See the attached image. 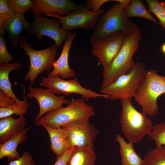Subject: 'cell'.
Segmentation results:
<instances>
[{"label":"cell","mask_w":165,"mask_h":165,"mask_svg":"<svg viewBox=\"0 0 165 165\" xmlns=\"http://www.w3.org/2000/svg\"><path fill=\"white\" fill-rule=\"evenodd\" d=\"M138 26L125 16L121 5L118 3L101 14L89 38L90 43L106 38L121 31L127 36Z\"/></svg>","instance_id":"cell-1"},{"label":"cell","mask_w":165,"mask_h":165,"mask_svg":"<svg viewBox=\"0 0 165 165\" xmlns=\"http://www.w3.org/2000/svg\"><path fill=\"white\" fill-rule=\"evenodd\" d=\"M165 93V76L159 75L156 70H148L139 84L134 98L147 116H154L158 113V98Z\"/></svg>","instance_id":"cell-2"},{"label":"cell","mask_w":165,"mask_h":165,"mask_svg":"<svg viewBox=\"0 0 165 165\" xmlns=\"http://www.w3.org/2000/svg\"><path fill=\"white\" fill-rule=\"evenodd\" d=\"M141 36L138 26L130 35L126 37L120 50L110 66L102 73L103 80L101 89L112 83L120 76L128 73L133 68L135 63L133 57L139 48Z\"/></svg>","instance_id":"cell-3"},{"label":"cell","mask_w":165,"mask_h":165,"mask_svg":"<svg viewBox=\"0 0 165 165\" xmlns=\"http://www.w3.org/2000/svg\"><path fill=\"white\" fill-rule=\"evenodd\" d=\"M131 98L120 100L121 112L120 123L124 135L129 142L138 143L148 135L154 125L147 116L135 108L132 104Z\"/></svg>","instance_id":"cell-4"},{"label":"cell","mask_w":165,"mask_h":165,"mask_svg":"<svg viewBox=\"0 0 165 165\" xmlns=\"http://www.w3.org/2000/svg\"><path fill=\"white\" fill-rule=\"evenodd\" d=\"M82 98L72 99L65 107L52 110L41 117L34 125L58 128L77 121L89 120L94 115L93 106Z\"/></svg>","instance_id":"cell-5"},{"label":"cell","mask_w":165,"mask_h":165,"mask_svg":"<svg viewBox=\"0 0 165 165\" xmlns=\"http://www.w3.org/2000/svg\"><path fill=\"white\" fill-rule=\"evenodd\" d=\"M28 37L26 35L21 38L18 45L30 59L29 69L23 80L25 81L30 80L28 86H32L39 75L52 70L59 47L54 44L44 50H35L27 42Z\"/></svg>","instance_id":"cell-6"},{"label":"cell","mask_w":165,"mask_h":165,"mask_svg":"<svg viewBox=\"0 0 165 165\" xmlns=\"http://www.w3.org/2000/svg\"><path fill=\"white\" fill-rule=\"evenodd\" d=\"M144 65L140 62L135 63L128 73L119 77L115 82L101 89V94L109 96L112 100L134 97L139 84L145 75Z\"/></svg>","instance_id":"cell-7"},{"label":"cell","mask_w":165,"mask_h":165,"mask_svg":"<svg viewBox=\"0 0 165 165\" xmlns=\"http://www.w3.org/2000/svg\"><path fill=\"white\" fill-rule=\"evenodd\" d=\"M40 86L49 89L57 95L63 94L67 96L73 94L80 95L82 98L86 101L90 99L100 97L107 99H109L108 95L99 94L90 89L84 87L76 78L66 80L59 76L54 77L47 75V77H43L42 79Z\"/></svg>","instance_id":"cell-8"},{"label":"cell","mask_w":165,"mask_h":165,"mask_svg":"<svg viewBox=\"0 0 165 165\" xmlns=\"http://www.w3.org/2000/svg\"><path fill=\"white\" fill-rule=\"evenodd\" d=\"M61 127L65 130L68 149L73 147L94 150V144L100 130L88 120L77 121Z\"/></svg>","instance_id":"cell-9"},{"label":"cell","mask_w":165,"mask_h":165,"mask_svg":"<svg viewBox=\"0 0 165 165\" xmlns=\"http://www.w3.org/2000/svg\"><path fill=\"white\" fill-rule=\"evenodd\" d=\"M105 9L97 13L92 12L86 4L82 3L70 14L64 16L50 13L46 16L58 19L61 23V28L69 32L76 29L90 30L94 28L100 15Z\"/></svg>","instance_id":"cell-10"},{"label":"cell","mask_w":165,"mask_h":165,"mask_svg":"<svg viewBox=\"0 0 165 165\" xmlns=\"http://www.w3.org/2000/svg\"><path fill=\"white\" fill-rule=\"evenodd\" d=\"M33 18L30 29L26 35L28 37L34 35L38 42L42 40L43 36L48 37L54 40L55 44L60 48L71 33L61 28V23L58 19L49 18L41 14L35 15Z\"/></svg>","instance_id":"cell-11"},{"label":"cell","mask_w":165,"mask_h":165,"mask_svg":"<svg viewBox=\"0 0 165 165\" xmlns=\"http://www.w3.org/2000/svg\"><path fill=\"white\" fill-rule=\"evenodd\" d=\"M126 36L121 31L117 32L104 39L91 43V54L97 57L106 72L120 50Z\"/></svg>","instance_id":"cell-12"},{"label":"cell","mask_w":165,"mask_h":165,"mask_svg":"<svg viewBox=\"0 0 165 165\" xmlns=\"http://www.w3.org/2000/svg\"><path fill=\"white\" fill-rule=\"evenodd\" d=\"M29 93L26 94L28 98H35L39 107V112L34 119L36 122L45 114L62 107L69 102L63 95H57L49 89L28 86Z\"/></svg>","instance_id":"cell-13"},{"label":"cell","mask_w":165,"mask_h":165,"mask_svg":"<svg viewBox=\"0 0 165 165\" xmlns=\"http://www.w3.org/2000/svg\"><path fill=\"white\" fill-rule=\"evenodd\" d=\"M35 4L33 8L30 10L32 14H44L50 13L61 16L67 15L76 9L79 6L74 2L70 0H33Z\"/></svg>","instance_id":"cell-14"},{"label":"cell","mask_w":165,"mask_h":165,"mask_svg":"<svg viewBox=\"0 0 165 165\" xmlns=\"http://www.w3.org/2000/svg\"><path fill=\"white\" fill-rule=\"evenodd\" d=\"M31 23L27 21L24 14L16 13L2 22H0V28H3L8 35L7 38L9 41L11 46L16 48L21 38V34L24 30L30 29Z\"/></svg>","instance_id":"cell-15"},{"label":"cell","mask_w":165,"mask_h":165,"mask_svg":"<svg viewBox=\"0 0 165 165\" xmlns=\"http://www.w3.org/2000/svg\"><path fill=\"white\" fill-rule=\"evenodd\" d=\"M76 33L71 32L68 37L63 46L61 54L58 58L55 61L53 70L47 75L56 77L59 76L62 79L74 77L76 73L71 68L68 64L69 54Z\"/></svg>","instance_id":"cell-16"},{"label":"cell","mask_w":165,"mask_h":165,"mask_svg":"<svg viewBox=\"0 0 165 165\" xmlns=\"http://www.w3.org/2000/svg\"><path fill=\"white\" fill-rule=\"evenodd\" d=\"M32 127L25 128L16 133L4 143L0 144V159L7 157L9 163L19 158L21 156L17 151L19 144H23L27 139L26 136Z\"/></svg>","instance_id":"cell-17"},{"label":"cell","mask_w":165,"mask_h":165,"mask_svg":"<svg viewBox=\"0 0 165 165\" xmlns=\"http://www.w3.org/2000/svg\"><path fill=\"white\" fill-rule=\"evenodd\" d=\"M26 124L24 115L16 119L12 116L0 119V144L6 142L25 128Z\"/></svg>","instance_id":"cell-18"},{"label":"cell","mask_w":165,"mask_h":165,"mask_svg":"<svg viewBox=\"0 0 165 165\" xmlns=\"http://www.w3.org/2000/svg\"><path fill=\"white\" fill-rule=\"evenodd\" d=\"M46 130L50 138V149L57 157L63 155L68 148L66 131L62 127L54 128L47 125L42 126Z\"/></svg>","instance_id":"cell-19"},{"label":"cell","mask_w":165,"mask_h":165,"mask_svg":"<svg viewBox=\"0 0 165 165\" xmlns=\"http://www.w3.org/2000/svg\"><path fill=\"white\" fill-rule=\"evenodd\" d=\"M116 141L120 146L119 152L121 159V165H142L143 159L136 152L133 143L127 142L123 137L117 134Z\"/></svg>","instance_id":"cell-20"},{"label":"cell","mask_w":165,"mask_h":165,"mask_svg":"<svg viewBox=\"0 0 165 165\" xmlns=\"http://www.w3.org/2000/svg\"><path fill=\"white\" fill-rule=\"evenodd\" d=\"M21 66V64L18 62L6 64L0 63V89L13 98L16 104L20 103L21 101L16 97L12 90L9 75L11 71L20 69Z\"/></svg>","instance_id":"cell-21"},{"label":"cell","mask_w":165,"mask_h":165,"mask_svg":"<svg viewBox=\"0 0 165 165\" xmlns=\"http://www.w3.org/2000/svg\"><path fill=\"white\" fill-rule=\"evenodd\" d=\"M96 154L89 148L75 147L67 165H94Z\"/></svg>","instance_id":"cell-22"},{"label":"cell","mask_w":165,"mask_h":165,"mask_svg":"<svg viewBox=\"0 0 165 165\" xmlns=\"http://www.w3.org/2000/svg\"><path fill=\"white\" fill-rule=\"evenodd\" d=\"M124 14L127 18L141 17L147 19L156 24L157 20L147 10L143 2L140 0H132L129 5L123 9Z\"/></svg>","instance_id":"cell-23"},{"label":"cell","mask_w":165,"mask_h":165,"mask_svg":"<svg viewBox=\"0 0 165 165\" xmlns=\"http://www.w3.org/2000/svg\"><path fill=\"white\" fill-rule=\"evenodd\" d=\"M24 93L23 100L19 104H16L9 106L0 108V119L12 116L15 114L19 116L27 113L29 107L28 100L25 97V88L23 85Z\"/></svg>","instance_id":"cell-24"},{"label":"cell","mask_w":165,"mask_h":165,"mask_svg":"<svg viewBox=\"0 0 165 165\" xmlns=\"http://www.w3.org/2000/svg\"><path fill=\"white\" fill-rule=\"evenodd\" d=\"M143 159L142 165H165V145L151 149Z\"/></svg>","instance_id":"cell-25"},{"label":"cell","mask_w":165,"mask_h":165,"mask_svg":"<svg viewBox=\"0 0 165 165\" xmlns=\"http://www.w3.org/2000/svg\"><path fill=\"white\" fill-rule=\"evenodd\" d=\"M148 8V11L155 15L159 20V24L165 29V9L158 1L146 0Z\"/></svg>","instance_id":"cell-26"},{"label":"cell","mask_w":165,"mask_h":165,"mask_svg":"<svg viewBox=\"0 0 165 165\" xmlns=\"http://www.w3.org/2000/svg\"><path fill=\"white\" fill-rule=\"evenodd\" d=\"M148 135L155 142L156 147L165 145V122L154 125Z\"/></svg>","instance_id":"cell-27"},{"label":"cell","mask_w":165,"mask_h":165,"mask_svg":"<svg viewBox=\"0 0 165 165\" xmlns=\"http://www.w3.org/2000/svg\"><path fill=\"white\" fill-rule=\"evenodd\" d=\"M10 4L16 13L23 14L34 8L35 4L31 0H9Z\"/></svg>","instance_id":"cell-28"},{"label":"cell","mask_w":165,"mask_h":165,"mask_svg":"<svg viewBox=\"0 0 165 165\" xmlns=\"http://www.w3.org/2000/svg\"><path fill=\"white\" fill-rule=\"evenodd\" d=\"M7 39L4 35H0V63L8 64L13 60V55L8 51L6 42Z\"/></svg>","instance_id":"cell-29"},{"label":"cell","mask_w":165,"mask_h":165,"mask_svg":"<svg viewBox=\"0 0 165 165\" xmlns=\"http://www.w3.org/2000/svg\"><path fill=\"white\" fill-rule=\"evenodd\" d=\"M16 13L11 6L9 0H0V22Z\"/></svg>","instance_id":"cell-30"},{"label":"cell","mask_w":165,"mask_h":165,"mask_svg":"<svg viewBox=\"0 0 165 165\" xmlns=\"http://www.w3.org/2000/svg\"><path fill=\"white\" fill-rule=\"evenodd\" d=\"M9 165H36V164L31 154L27 151H25L20 158L9 163Z\"/></svg>","instance_id":"cell-31"},{"label":"cell","mask_w":165,"mask_h":165,"mask_svg":"<svg viewBox=\"0 0 165 165\" xmlns=\"http://www.w3.org/2000/svg\"><path fill=\"white\" fill-rule=\"evenodd\" d=\"M111 0H87L85 3L89 9L93 12L97 13L101 10V7L105 3Z\"/></svg>","instance_id":"cell-32"},{"label":"cell","mask_w":165,"mask_h":165,"mask_svg":"<svg viewBox=\"0 0 165 165\" xmlns=\"http://www.w3.org/2000/svg\"><path fill=\"white\" fill-rule=\"evenodd\" d=\"M16 104L13 98L0 89V108L7 107Z\"/></svg>","instance_id":"cell-33"},{"label":"cell","mask_w":165,"mask_h":165,"mask_svg":"<svg viewBox=\"0 0 165 165\" xmlns=\"http://www.w3.org/2000/svg\"><path fill=\"white\" fill-rule=\"evenodd\" d=\"M75 147L67 150L64 153L59 157H57L54 165H67L68 160Z\"/></svg>","instance_id":"cell-34"},{"label":"cell","mask_w":165,"mask_h":165,"mask_svg":"<svg viewBox=\"0 0 165 165\" xmlns=\"http://www.w3.org/2000/svg\"><path fill=\"white\" fill-rule=\"evenodd\" d=\"M115 2H116L120 3L122 6L123 9L126 8L129 5L131 0H114Z\"/></svg>","instance_id":"cell-35"},{"label":"cell","mask_w":165,"mask_h":165,"mask_svg":"<svg viewBox=\"0 0 165 165\" xmlns=\"http://www.w3.org/2000/svg\"><path fill=\"white\" fill-rule=\"evenodd\" d=\"M162 52L165 54V42L162 44L161 47Z\"/></svg>","instance_id":"cell-36"},{"label":"cell","mask_w":165,"mask_h":165,"mask_svg":"<svg viewBox=\"0 0 165 165\" xmlns=\"http://www.w3.org/2000/svg\"><path fill=\"white\" fill-rule=\"evenodd\" d=\"M161 3L165 9V1L161 2Z\"/></svg>","instance_id":"cell-37"}]
</instances>
